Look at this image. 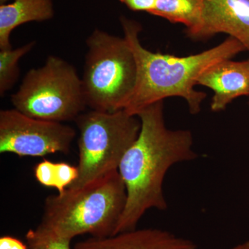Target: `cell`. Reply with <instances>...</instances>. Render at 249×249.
Instances as JSON below:
<instances>
[{
    "label": "cell",
    "instance_id": "cell-1",
    "mask_svg": "<svg viewBox=\"0 0 249 249\" xmlns=\"http://www.w3.org/2000/svg\"><path fill=\"white\" fill-rule=\"evenodd\" d=\"M137 117L140 132L118 168L125 187L126 202L115 234L137 229L149 210L165 211L163 184L168 170L198 157L191 131L167 127L163 101L144 108Z\"/></svg>",
    "mask_w": 249,
    "mask_h": 249
},
{
    "label": "cell",
    "instance_id": "cell-2",
    "mask_svg": "<svg viewBox=\"0 0 249 249\" xmlns=\"http://www.w3.org/2000/svg\"><path fill=\"white\" fill-rule=\"evenodd\" d=\"M120 20L138 70L135 89L124 108L130 115L137 116L144 108L170 97L183 98L191 114H198L206 98V93L195 89L199 76L214 64L247 51L240 41L229 36L215 47L188 56L155 53L141 43L139 22L124 16Z\"/></svg>",
    "mask_w": 249,
    "mask_h": 249
},
{
    "label": "cell",
    "instance_id": "cell-3",
    "mask_svg": "<svg viewBox=\"0 0 249 249\" xmlns=\"http://www.w3.org/2000/svg\"><path fill=\"white\" fill-rule=\"evenodd\" d=\"M125 202V187L118 170L80 188H67L46 199L40 224L26 235L28 245L31 248L85 234L93 237L115 235Z\"/></svg>",
    "mask_w": 249,
    "mask_h": 249
},
{
    "label": "cell",
    "instance_id": "cell-4",
    "mask_svg": "<svg viewBox=\"0 0 249 249\" xmlns=\"http://www.w3.org/2000/svg\"><path fill=\"white\" fill-rule=\"evenodd\" d=\"M82 77L87 106L112 112L124 109L137 81V63L124 37L96 29L86 40Z\"/></svg>",
    "mask_w": 249,
    "mask_h": 249
},
{
    "label": "cell",
    "instance_id": "cell-5",
    "mask_svg": "<svg viewBox=\"0 0 249 249\" xmlns=\"http://www.w3.org/2000/svg\"><path fill=\"white\" fill-rule=\"evenodd\" d=\"M11 101L26 115L60 123L75 121L88 107L76 67L55 55L26 73Z\"/></svg>",
    "mask_w": 249,
    "mask_h": 249
},
{
    "label": "cell",
    "instance_id": "cell-6",
    "mask_svg": "<svg viewBox=\"0 0 249 249\" xmlns=\"http://www.w3.org/2000/svg\"><path fill=\"white\" fill-rule=\"evenodd\" d=\"M137 116L124 109L92 110L75 119L79 130L78 177L68 188H78L118 170L121 160L141 129Z\"/></svg>",
    "mask_w": 249,
    "mask_h": 249
},
{
    "label": "cell",
    "instance_id": "cell-7",
    "mask_svg": "<svg viewBox=\"0 0 249 249\" xmlns=\"http://www.w3.org/2000/svg\"><path fill=\"white\" fill-rule=\"evenodd\" d=\"M76 131L60 122L35 119L18 109L0 111V153L19 157L67 154Z\"/></svg>",
    "mask_w": 249,
    "mask_h": 249
},
{
    "label": "cell",
    "instance_id": "cell-8",
    "mask_svg": "<svg viewBox=\"0 0 249 249\" xmlns=\"http://www.w3.org/2000/svg\"><path fill=\"white\" fill-rule=\"evenodd\" d=\"M226 34L249 52V0H204L200 27L190 38L209 40Z\"/></svg>",
    "mask_w": 249,
    "mask_h": 249
},
{
    "label": "cell",
    "instance_id": "cell-9",
    "mask_svg": "<svg viewBox=\"0 0 249 249\" xmlns=\"http://www.w3.org/2000/svg\"><path fill=\"white\" fill-rule=\"evenodd\" d=\"M196 85L213 91L211 110H225L234 100L249 96V58L241 61L226 59L218 62L201 73Z\"/></svg>",
    "mask_w": 249,
    "mask_h": 249
},
{
    "label": "cell",
    "instance_id": "cell-10",
    "mask_svg": "<svg viewBox=\"0 0 249 249\" xmlns=\"http://www.w3.org/2000/svg\"><path fill=\"white\" fill-rule=\"evenodd\" d=\"M73 249H197L193 241L159 229H134L78 242Z\"/></svg>",
    "mask_w": 249,
    "mask_h": 249
},
{
    "label": "cell",
    "instance_id": "cell-11",
    "mask_svg": "<svg viewBox=\"0 0 249 249\" xmlns=\"http://www.w3.org/2000/svg\"><path fill=\"white\" fill-rule=\"evenodd\" d=\"M52 0H14L0 5V50L12 49L11 34L14 29L31 22H44L54 16Z\"/></svg>",
    "mask_w": 249,
    "mask_h": 249
},
{
    "label": "cell",
    "instance_id": "cell-12",
    "mask_svg": "<svg viewBox=\"0 0 249 249\" xmlns=\"http://www.w3.org/2000/svg\"><path fill=\"white\" fill-rule=\"evenodd\" d=\"M204 5V0H157L150 14L183 24L190 38L200 27Z\"/></svg>",
    "mask_w": 249,
    "mask_h": 249
},
{
    "label": "cell",
    "instance_id": "cell-13",
    "mask_svg": "<svg viewBox=\"0 0 249 249\" xmlns=\"http://www.w3.org/2000/svg\"><path fill=\"white\" fill-rule=\"evenodd\" d=\"M36 42H30L16 49L0 50V95L1 97L12 89L19 79V60L31 52Z\"/></svg>",
    "mask_w": 249,
    "mask_h": 249
},
{
    "label": "cell",
    "instance_id": "cell-14",
    "mask_svg": "<svg viewBox=\"0 0 249 249\" xmlns=\"http://www.w3.org/2000/svg\"><path fill=\"white\" fill-rule=\"evenodd\" d=\"M55 186L58 193L65 191L77 179L78 177V166L66 163H55Z\"/></svg>",
    "mask_w": 249,
    "mask_h": 249
},
{
    "label": "cell",
    "instance_id": "cell-15",
    "mask_svg": "<svg viewBox=\"0 0 249 249\" xmlns=\"http://www.w3.org/2000/svg\"><path fill=\"white\" fill-rule=\"evenodd\" d=\"M55 163L45 160L36 165L34 174L36 180L47 187L55 186Z\"/></svg>",
    "mask_w": 249,
    "mask_h": 249
},
{
    "label": "cell",
    "instance_id": "cell-16",
    "mask_svg": "<svg viewBox=\"0 0 249 249\" xmlns=\"http://www.w3.org/2000/svg\"><path fill=\"white\" fill-rule=\"evenodd\" d=\"M129 10L135 12L150 14L155 8L157 0H119Z\"/></svg>",
    "mask_w": 249,
    "mask_h": 249
},
{
    "label": "cell",
    "instance_id": "cell-17",
    "mask_svg": "<svg viewBox=\"0 0 249 249\" xmlns=\"http://www.w3.org/2000/svg\"><path fill=\"white\" fill-rule=\"evenodd\" d=\"M71 240L59 239L47 241L31 247V249H73L71 247Z\"/></svg>",
    "mask_w": 249,
    "mask_h": 249
},
{
    "label": "cell",
    "instance_id": "cell-18",
    "mask_svg": "<svg viewBox=\"0 0 249 249\" xmlns=\"http://www.w3.org/2000/svg\"><path fill=\"white\" fill-rule=\"evenodd\" d=\"M0 249H27L20 240L11 236H4L0 238Z\"/></svg>",
    "mask_w": 249,
    "mask_h": 249
},
{
    "label": "cell",
    "instance_id": "cell-19",
    "mask_svg": "<svg viewBox=\"0 0 249 249\" xmlns=\"http://www.w3.org/2000/svg\"><path fill=\"white\" fill-rule=\"evenodd\" d=\"M229 249H249V240L246 241L243 243L235 245V247Z\"/></svg>",
    "mask_w": 249,
    "mask_h": 249
},
{
    "label": "cell",
    "instance_id": "cell-20",
    "mask_svg": "<svg viewBox=\"0 0 249 249\" xmlns=\"http://www.w3.org/2000/svg\"><path fill=\"white\" fill-rule=\"evenodd\" d=\"M9 1H14V0H0V4H4Z\"/></svg>",
    "mask_w": 249,
    "mask_h": 249
}]
</instances>
